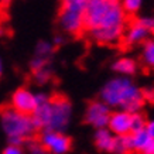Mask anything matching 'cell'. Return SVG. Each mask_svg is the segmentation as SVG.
<instances>
[{"label": "cell", "mask_w": 154, "mask_h": 154, "mask_svg": "<svg viewBox=\"0 0 154 154\" xmlns=\"http://www.w3.org/2000/svg\"><path fill=\"white\" fill-rule=\"evenodd\" d=\"M99 96V100H102L107 107L125 110L127 113L141 112L146 105L141 88L127 76H113L102 86Z\"/></svg>", "instance_id": "6da1fadb"}, {"label": "cell", "mask_w": 154, "mask_h": 154, "mask_svg": "<svg viewBox=\"0 0 154 154\" xmlns=\"http://www.w3.org/2000/svg\"><path fill=\"white\" fill-rule=\"evenodd\" d=\"M129 23L122 3L116 0H88L84 13L85 33L96 30H125Z\"/></svg>", "instance_id": "7a4b0ae2"}, {"label": "cell", "mask_w": 154, "mask_h": 154, "mask_svg": "<svg viewBox=\"0 0 154 154\" xmlns=\"http://www.w3.org/2000/svg\"><path fill=\"white\" fill-rule=\"evenodd\" d=\"M0 126L6 134L9 144L23 146L28 141L37 139L38 130L31 116L21 115L10 106L0 109Z\"/></svg>", "instance_id": "3957f363"}, {"label": "cell", "mask_w": 154, "mask_h": 154, "mask_svg": "<svg viewBox=\"0 0 154 154\" xmlns=\"http://www.w3.org/2000/svg\"><path fill=\"white\" fill-rule=\"evenodd\" d=\"M88 0H65L58 10L57 23L62 33L71 35H81L85 33L84 13Z\"/></svg>", "instance_id": "277c9868"}, {"label": "cell", "mask_w": 154, "mask_h": 154, "mask_svg": "<svg viewBox=\"0 0 154 154\" xmlns=\"http://www.w3.org/2000/svg\"><path fill=\"white\" fill-rule=\"evenodd\" d=\"M72 120V103L64 95H52L50 102L48 123L44 131L64 133Z\"/></svg>", "instance_id": "5b68a950"}, {"label": "cell", "mask_w": 154, "mask_h": 154, "mask_svg": "<svg viewBox=\"0 0 154 154\" xmlns=\"http://www.w3.org/2000/svg\"><path fill=\"white\" fill-rule=\"evenodd\" d=\"M40 144L48 154H66L72 149V139L65 133L58 131H40L37 136Z\"/></svg>", "instance_id": "8992f818"}, {"label": "cell", "mask_w": 154, "mask_h": 154, "mask_svg": "<svg viewBox=\"0 0 154 154\" xmlns=\"http://www.w3.org/2000/svg\"><path fill=\"white\" fill-rule=\"evenodd\" d=\"M110 113H112V109L107 107L102 100H99V99L92 100L86 105V109L84 113V122L96 130L106 129Z\"/></svg>", "instance_id": "52a82bcc"}, {"label": "cell", "mask_w": 154, "mask_h": 154, "mask_svg": "<svg viewBox=\"0 0 154 154\" xmlns=\"http://www.w3.org/2000/svg\"><path fill=\"white\" fill-rule=\"evenodd\" d=\"M11 109H14L16 112L21 113V115H27L31 116L37 107V100H35V94L33 91H30L28 88H21L16 89L10 98V105Z\"/></svg>", "instance_id": "ba28073f"}, {"label": "cell", "mask_w": 154, "mask_h": 154, "mask_svg": "<svg viewBox=\"0 0 154 154\" xmlns=\"http://www.w3.org/2000/svg\"><path fill=\"white\" fill-rule=\"evenodd\" d=\"M149 35H150V31L143 24L140 17L129 19V23L126 26V30H125V34H123L120 44H123L125 47H133V45L143 44L144 41H147Z\"/></svg>", "instance_id": "9c48e42d"}, {"label": "cell", "mask_w": 154, "mask_h": 154, "mask_svg": "<svg viewBox=\"0 0 154 154\" xmlns=\"http://www.w3.org/2000/svg\"><path fill=\"white\" fill-rule=\"evenodd\" d=\"M106 129L116 137L130 134V113L125 112V110L112 112Z\"/></svg>", "instance_id": "30bf717a"}, {"label": "cell", "mask_w": 154, "mask_h": 154, "mask_svg": "<svg viewBox=\"0 0 154 154\" xmlns=\"http://www.w3.org/2000/svg\"><path fill=\"white\" fill-rule=\"evenodd\" d=\"M94 143L99 151L113 154L116 146V136H113L107 129H99L94 134Z\"/></svg>", "instance_id": "8fae6325"}, {"label": "cell", "mask_w": 154, "mask_h": 154, "mask_svg": "<svg viewBox=\"0 0 154 154\" xmlns=\"http://www.w3.org/2000/svg\"><path fill=\"white\" fill-rule=\"evenodd\" d=\"M137 68H139L137 61L130 57H120L112 64L113 72H116L119 76H127V78L133 76L137 72Z\"/></svg>", "instance_id": "7c38bea8"}, {"label": "cell", "mask_w": 154, "mask_h": 154, "mask_svg": "<svg viewBox=\"0 0 154 154\" xmlns=\"http://www.w3.org/2000/svg\"><path fill=\"white\" fill-rule=\"evenodd\" d=\"M141 62L146 68L154 69V40H147L143 42L141 50Z\"/></svg>", "instance_id": "4fadbf2b"}, {"label": "cell", "mask_w": 154, "mask_h": 154, "mask_svg": "<svg viewBox=\"0 0 154 154\" xmlns=\"http://www.w3.org/2000/svg\"><path fill=\"white\" fill-rule=\"evenodd\" d=\"M54 52H55V47L52 45L51 41H47V40H40L34 48V57H40L45 60H51Z\"/></svg>", "instance_id": "5bb4252c"}, {"label": "cell", "mask_w": 154, "mask_h": 154, "mask_svg": "<svg viewBox=\"0 0 154 154\" xmlns=\"http://www.w3.org/2000/svg\"><path fill=\"white\" fill-rule=\"evenodd\" d=\"M113 154H134L131 134L116 137V146H115V153Z\"/></svg>", "instance_id": "9a60e30c"}, {"label": "cell", "mask_w": 154, "mask_h": 154, "mask_svg": "<svg viewBox=\"0 0 154 154\" xmlns=\"http://www.w3.org/2000/svg\"><path fill=\"white\" fill-rule=\"evenodd\" d=\"M131 140H133V147H134V154H141L143 150L146 149V146L149 144V141L151 140L149 137V134L146 133V130L137 131L131 134Z\"/></svg>", "instance_id": "2e32d148"}, {"label": "cell", "mask_w": 154, "mask_h": 154, "mask_svg": "<svg viewBox=\"0 0 154 154\" xmlns=\"http://www.w3.org/2000/svg\"><path fill=\"white\" fill-rule=\"evenodd\" d=\"M146 123H147V119H146V116L143 115V112L130 113V134L144 130Z\"/></svg>", "instance_id": "e0dca14e"}, {"label": "cell", "mask_w": 154, "mask_h": 154, "mask_svg": "<svg viewBox=\"0 0 154 154\" xmlns=\"http://www.w3.org/2000/svg\"><path fill=\"white\" fill-rule=\"evenodd\" d=\"M143 2L141 0H125L122 2V9L129 19H136V14L140 11Z\"/></svg>", "instance_id": "ac0fdd59"}, {"label": "cell", "mask_w": 154, "mask_h": 154, "mask_svg": "<svg viewBox=\"0 0 154 154\" xmlns=\"http://www.w3.org/2000/svg\"><path fill=\"white\" fill-rule=\"evenodd\" d=\"M52 78V68L51 66H47L44 69H40V71H35L33 72V79L37 82L38 85H45L48 84Z\"/></svg>", "instance_id": "d6986e66"}, {"label": "cell", "mask_w": 154, "mask_h": 154, "mask_svg": "<svg viewBox=\"0 0 154 154\" xmlns=\"http://www.w3.org/2000/svg\"><path fill=\"white\" fill-rule=\"evenodd\" d=\"M47 66H51V60H45V58H40V57H33L30 61V71L31 74L35 71L44 69Z\"/></svg>", "instance_id": "ffe728a7"}, {"label": "cell", "mask_w": 154, "mask_h": 154, "mask_svg": "<svg viewBox=\"0 0 154 154\" xmlns=\"http://www.w3.org/2000/svg\"><path fill=\"white\" fill-rule=\"evenodd\" d=\"M24 150H26V154H48L45 151V149L40 144V141L37 139L26 143L24 144Z\"/></svg>", "instance_id": "44dd1931"}, {"label": "cell", "mask_w": 154, "mask_h": 154, "mask_svg": "<svg viewBox=\"0 0 154 154\" xmlns=\"http://www.w3.org/2000/svg\"><path fill=\"white\" fill-rule=\"evenodd\" d=\"M3 154H26L23 146H16V144H7L3 150Z\"/></svg>", "instance_id": "7402d4cb"}, {"label": "cell", "mask_w": 154, "mask_h": 154, "mask_svg": "<svg viewBox=\"0 0 154 154\" xmlns=\"http://www.w3.org/2000/svg\"><path fill=\"white\" fill-rule=\"evenodd\" d=\"M141 94H143V99H144V102L154 103V86L143 88L141 89Z\"/></svg>", "instance_id": "603a6c76"}, {"label": "cell", "mask_w": 154, "mask_h": 154, "mask_svg": "<svg viewBox=\"0 0 154 154\" xmlns=\"http://www.w3.org/2000/svg\"><path fill=\"white\" fill-rule=\"evenodd\" d=\"M140 20L143 21L147 30L150 31V34H154V16H150V17H140Z\"/></svg>", "instance_id": "cb8c5ba5"}, {"label": "cell", "mask_w": 154, "mask_h": 154, "mask_svg": "<svg viewBox=\"0 0 154 154\" xmlns=\"http://www.w3.org/2000/svg\"><path fill=\"white\" fill-rule=\"evenodd\" d=\"M144 130H146V133L149 134L150 139H153V140H154V119H153V120H147Z\"/></svg>", "instance_id": "d4e9b609"}, {"label": "cell", "mask_w": 154, "mask_h": 154, "mask_svg": "<svg viewBox=\"0 0 154 154\" xmlns=\"http://www.w3.org/2000/svg\"><path fill=\"white\" fill-rule=\"evenodd\" d=\"M141 154H154V140L153 139L149 141V144L146 146V149L143 150Z\"/></svg>", "instance_id": "484cf974"}, {"label": "cell", "mask_w": 154, "mask_h": 154, "mask_svg": "<svg viewBox=\"0 0 154 154\" xmlns=\"http://www.w3.org/2000/svg\"><path fill=\"white\" fill-rule=\"evenodd\" d=\"M64 42H65V40H64V37H62V35H55V37H54V40H52V45H54V47H58V45L64 44Z\"/></svg>", "instance_id": "4316f807"}, {"label": "cell", "mask_w": 154, "mask_h": 154, "mask_svg": "<svg viewBox=\"0 0 154 154\" xmlns=\"http://www.w3.org/2000/svg\"><path fill=\"white\" fill-rule=\"evenodd\" d=\"M3 75V61H2V58H0V76Z\"/></svg>", "instance_id": "83f0119b"}]
</instances>
